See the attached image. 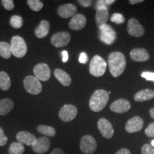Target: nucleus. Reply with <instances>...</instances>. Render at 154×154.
Instances as JSON below:
<instances>
[{"label": "nucleus", "instance_id": "37", "mask_svg": "<svg viewBox=\"0 0 154 154\" xmlns=\"http://www.w3.org/2000/svg\"><path fill=\"white\" fill-rule=\"evenodd\" d=\"M77 2L83 7H89L92 5V1H90V0H79Z\"/></svg>", "mask_w": 154, "mask_h": 154}, {"label": "nucleus", "instance_id": "44", "mask_svg": "<svg viewBox=\"0 0 154 154\" xmlns=\"http://www.w3.org/2000/svg\"><path fill=\"white\" fill-rule=\"evenodd\" d=\"M150 115H151V117L153 119H154V107L151 109L150 110Z\"/></svg>", "mask_w": 154, "mask_h": 154}, {"label": "nucleus", "instance_id": "28", "mask_svg": "<svg viewBox=\"0 0 154 154\" xmlns=\"http://www.w3.org/2000/svg\"><path fill=\"white\" fill-rule=\"evenodd\" d=\"M24 152V146L19 142H13L9 146V154H23Z\"/></svg>", "mask_w": 154, "mask_h": 154}, {"label": "nucleus", "instance_id": "1", "mask_svg": "<svg viewBox=\"0 0 154 154\" xmlns=\"http://www.w3.org/2000/svg\"><path fill=\"white\" fill-rule=\"evenodd\" d=\"M108 63L111 74L115 78H117L124 72L126 66V60L122 53L116 51L109 54L108 57Z\"/></svg>", "mask_w": 154, "mask_h": 154}, {"label": "nucleus", "instance_id": "8", "mask_svg": "<svg viewBox=\"0 0 154 154\" xmlns=\"http://www.w3.org/2000/svg\"><path fill=\"white\" fill-rule=\"evenodd\" d=\"M78 110L74 105L66 104L61 108L59 112V117L63 122H70L76 118Z\"/></svg>", "mask_w": 154, "mask_h": 154}, {"label": "nucleus", "instance_id": "6", "mask_svg": "<svg viewBox=\"0 0 154 154\" xmlns=\"http://www.w3.org/2000/svg\"><path fill=\"white\" fill-rule=\"evenodd\" d=\"M96 149V140L91 135H85L81 138L80 149L84 154H93Z\"/></svg>", "mask_w": 154, "mask_h": 154}, {"label": "nucleus", "instance_id": "13", "mask_svg": "<svg viewBox=\"0 0 154 154\" xmlns=\"http://www.w3.org/2000/svg\"><path fill=\"white\" fill-rule=\"evenodd\" d=\"M51 142L47 136H42L37 138L35 144L32 146V150L36 154H43L49 150Z\"/></svg>", "mask_w": 154, "mask_h": 154}, {"label": "nucleus", "instance_id": "23", "mask_svg": "<svg viewBox=\"0 0 154 154\" xmlns=\"http://www.w3.org/2000/svg\"><path fill=\"white\" fill-rule=\"evenodd\" d=\"M134 99L135 101L138 102L149 101L154 99V91L149 88L141 90L135 94Z\"/></svg>", "mask_w": 154, "mask_h": 154}, {"label": "nucleus", "instance_id": "32", "mask_svg": "<svg viewBox=\"0 0 154 154\" xmlns=\"http://www.w3.org/2000/svg\"><path fill=\"white\" fill-rule=\"evenodd\" d=\"M141 154H154V147L150 144H144L141 148Z\"/></svg>", "mask_w": 154, "mask_h": 154}, {"label": "nucleus", "instance_id": "25", "mask_svg": "<svg viewBox=\"0 0 154 154\" xmlns=\"http://www.w3.org/2000/svg\"><path fill=\"white\" fill-rule=\"evenodd\" d=\"M11 79L5 72H0V88L2 91H7L11 87Z\"/></svg>", "mask_w": 154, "mask_h": 154}, {"label": "nucleus", "instance_id": "34", "mask_svg": "<svg viewBox=\"0 0 154 154\" xmlns=\"http://www.w3.org/2000/svg\"><path fill=\"white\" fill-rule=\"evenodd\" d=\"M145 134L148 137L154 138V122L151 123L146 128Z\"/></svg>", "mask_w": 154, "mask_h": 154}, {"label": "nucleus", "instance_id": "18", "mask_svg": "<svg viewBox=\"0 0 154 154\" xmlns=\"http://www.w3.org/2000/svg\"><path fill=\"white\" fill-rule=\"evenodd\" d=\"M86 24V19L82 14H76L72 17L69 23V26L71 29L79 31L85 27Z\"/></svg>", "mask_w": 154, "mask_h": 154}, {"label": "nucleus", "instance_id": "40", "mask_svg": "<svg viewBox=\"0 0 154 154\" xmlns=\"http://www.w3.org/2000/svg\"><path fill=\"white\" fill-rule=\"evenodd\" d=\"M116 154H131V151L128 149H121L120 150H119V151L116 153Z\"/></svg>", "mask_w": 154, "mask_h": 154}, {"label": "nucleus", "instance_id": "33", "mask_svg": "<svg viewBox=\"0 0 154 154\" xmlns=\"http://www.w3.org/2000/svg\"><path fill=\"white\" fill-rule=\"evenodd\" d=\"M2 3L5 9L8 11L12 10L14 8V3L13 0H2Z\"/></svg>", "mask_w": 154, "mask_h": 154}, {"label": "nucleus", "instance_id": "45", "mask_svg": "<svg viewBox=\"0 0 154 154\" xmlns=\"http://www.w3.org/2000/svg\"><path fill=\"white\" fill-rule=\"evenodd\" d=\"M151 146H153V147H154V140H153L151 141Z\"/></svg>", "mask_w": 154, "mask_h": 154}, {"label": "nucleus", "instance_id": "17", "mask_svg": "<svg viewBox=\"0 0 154 154\" xmlns=\"http://www.w3.org/2000/svg\"><path fill=\"white\" fill-rule=\"evenodd\" d=\"M16 138L19 143L25 144V145L32 146L35 144L37 138L32 133L22 131H19L16 135Z\"/></svg>", "mask_w": 154, "mask_h": 154}, {"label": "nucleus", "instance_id": "12", "mask_svg": "<svg viewBox=\"0 0 154 154\" xmlns=\"http://www.w3.org/2000/svg\"><path fill=\"white\" fill-rule=\"evenodd\" d=\"M34 74L39 81L47 82L51 77V70L47 63H38L34 66Z\"/></svg>", "mask_w": 154, "mask_h": 154}, {"label": "nucleus", "instance_id": "2", "mask_svg": "<svg viewBox=\"0 0 154 154\" xmlns=\"http://www.w3.org/2000/svg\"><path fill=\"white\" fill-rule=\"evenodd\" d=\"M109 99V94L103 89H98L92 94L89 100V107L94 112H99L104 109Z\"/></svg>", "mask_w": 154, "mask_h": 154}, {"label": "nucleus", "instance_id": "20", "mask_svg": "<svg viewBox=\"0 0 154 154\" xmlns=\"http://www.w3.org/2000/svg\"><path fill=\"white\" fill-rule=\"evenodd\" d=\"M50 29V24L47 20H42L35 29L34 33L37 38H43L48 35Z\"/></svg>", "mask_w": 154, "mask_h": 154}, {"label": "nucleus", "instance_id": "11", "mask_svg": "<svg viewBox=\"0 0 154 154\" xmlns=\"http://www.w3.org/2000/svg\"><path fill=\"white\" fill-rule=\"evenodd\" d=\"M127 31L131 36L134 37H140L145 32L143 26L140 24L137 19L134 18L128 20L127 24Z\"/></svg>", "mask_w": 154, "mask_h": 154}, {"label": "nucleus", "instance_id": "26", "mask_svg": "<svg viewBox=\"0 0 154 154\" xmlns=\"http://www.w3.org/2000/svg\"><path fill=\"white\" fill-rule=\"evenodd\" d=\"M12 55L11 45L5 42H0V56L4 59H9Z\"/></svg>", "mask_w": 154, "mask_h": 154}, {"label": "nucleus", "instance_id": "9", "mask_svg": "<svg viewBox=\"0 0 154 154\" xmlns=\"http://www.w3.org/2000/svg\"><path fill=\"white\" fill-rule=\"evenodd\" d=\"M71 35L67 32H58L54 34L51 38V43L55 47L61 48L68 45L70 42Z\"/></svg>", "mask_w": 154, "mask_h": 154}, {"label": "nucleus", "instance_id": "14", "mask_svg": "<svg viewBox=\"0 0 154 154\" xmlns=\"http://www.w3.org/2000/svg\"><path fill=\"white\" fill-rule=\"evenodd\" d=\"M143 121L140 116H134L129 119L125 126V129L128 133L133 134L140 131L143 128Z\"/></svg>", "mask_w": 154, "mask_h": 154}, {"label": "nucleus", "instance_id": "29", "mask_svg": "<svg viewBox=\"0 0 154 154\" xmlns=\"http://www.w3.org/2000/svg\"><path fill=\"white\" fill-rule=\"evenodd\" d=\"M27 5L32 10L34 11H38L42 10L44 7V4L39 0H28Z\"/></svg>", "mask_w": 154, "mask_h": 154}, {"label": "nucleus", "instance_id": "30", "mask_svg": "<svg viewBox=\"0 0 154 154\" xmlns=\"http://www.w3.org/2000/svg\"><path fill=\"white\" fill-rule=\"evenodd\" d=\"M10 24L13 28L20 29L23 26V19L19 15H13L10 19Z\"/></svg>", "mask_w": 154, "mask_h": 154}, {"label": "nucleus", "instance_id": "31", "mask_svg": "<svg viewBox=\"0 0 154 154\" xmlns=\"http://www.w3.org/2000/svg\"><path fill=\"white\" fill-rule=\"evenodd\" d=\"M111 21L117 24H123V23L125 22V19L124 17L121 14H119V13H114L111 17Z\"/></svg>", "mask_w": 154, "mask_h": 154}, {"label": "nucleus", "instance_id": "7", "mask_svg": "<svg viewBox=\"0 0 154 154\" xmlns=\"http://www.w3.org/2000/svg\"><path fill=\"white\" fill-rule=\"evenodd\" d=\"M99 28V38L101 42L110 45L116 41V34L115 30L112 28V26H111L110 25L105 24Z\"/></svg>", "mask_w": 154, "mask_h": 154}, {"label": "nucleus", "instance_id": "10", "mask_svg": "<svg viewBox=\"0 0 154 154\" xmlns=\"http://www.w3.org/2000/svg\"><path fill=\"white\" fill-rule=\"evenodd\" d=\"M98 128L103 137L107 139H110L113 137L114 134L112 124L105 118H101L98 121L97 123Z\"/></svg>", "mask_w": 154, "mask_h": 154}, {"label": "nucleus", "instance_id": "3", "mask_svg": "<svg viewBox=\"0 0 154 154\" xmlns=\"http://www.w3.org/2000/svg\"><path fill=\"white\" fill-rule=\"evenodd\" d=\"M107 63L101 57L96 55L92 58L89 65V73L95 77H101L105 74Z\"/></svg>", "mask_w": 154, "mask_h": 154}, {"label": "nucleus", "instance_id": "35", "mask_svg": "<svg viewBox=\"0 0 154 154\" xmlns=\"http://www.w3.org/2000/svg\"><path fill=\"white\" fill-rule=\"evenodd\" d=\"M8 138L5 136L2 128L0 127V146H5L7 143Z\"/></svg>", "mask_w": 154, "mask_h": 154}, {"label": "nucleus", "instance_id": "4", "mask_svg": "<svg viewBox=\"0 0 154 154\" xmlns=\"http://www.w3.org/2000/svg\"><path fill=\"white\" fill-rule=\"evenodd\" d=\"M11 48L12 55L17 58H22L27 52V45L26 42L20 36H13L11 40Z\"/></svg>", "mask_w": 154, "mask_h": 154}, {"label": "nucleus", "instance_id": "22", "mask_svg": "<svg viewBox=\"0 0 154 154\" xmlns=\"http://www.w3.org/2000/svg\"><path fill=\"white\" fill-rule=\"evenodd\" d=\"M96 23L97 26H100L106 24L109 19V10L108 8H100L97 9L96 13Z\"/></svg>", "mask_w": 154, "mask_h": 154}, {"label": "nucleus", "instance_id": "21", "mask_svg": "<svg viewBox=\"0 0 154 154\" xmlns=\"http://www.w3.org/2000/svg\"><path fill=\"white\" fill-rule=\"evenodd\" d=\"M54 74L56 79L64 86H69L71 85L72 79L69 74L60 69H56L54 72Z\"/></svg>", "mask_w": 154, "mask_h": 154}, {"label": "nucleus", "instance_id": "41", "mask_svg": "<svg viewBox=\"0 0 154 154\" xmlns=\"http://www.w3.org/2000/svg\"><path fill=\"white\" fill-rule=\"evenodd\" d=\"M50 154H66L65 152L61 150V149H54L50 153Z\"/></svg>", "mask_w": 154, "mask_h": 154}, {"label": "nucleus", "instance_id": "15", "mask_svg": "<svg viewBox=\"0 0 154 154\" xmlns=\"http://www.w3.org/2000/svg\"><path fill=\"white\" fill-rule=\"evenodd\" d=\"M131 109V103L128 100L120 99L116 100L110 106L111 111L117 113H126Z\"/></svg>", "mask_w": 154, "mask_h": 154}, {"label": "nucleus", "instance_id": "42", "mask_svg": "<svg viewBox=\"0 0 154 154\" xmlns=\"http://www.w3.org/2000/svg\"><path fill=\"white\" fill-rule=\"evenodd\" d=\"M143 0H130L129 3L131 5H136V4L143 2Z\"/></svg>", "mask_w": 154, "mask_h": 154}, {"label": "nucleus", "instance_id": "16", "mask_svg": "<svg viewBox=\"0 0 154 154\" xmlns=\"http://www.w3.org/2000/svg\"><path fill=\"white\" fill-rule=\"evenodd\" d=\"M77 11V7L73 4H65L59 6L57 9V13L61 18L66 19L74 17Z\"/></svg>", "mask_w": 154, "mask_h": 154}, {"label": "nucleus", "instance_id": "36", "mask_svg": "<svg viewBox=\"0 0 154 154\" xmlns=\"http://www.w3.org/2000/svg\"><path fill=\"white\" fill-rule=\"evenodd\" d=\"M141 76L143 78L146 79L147 81H151V82H154V73L152 72H143V74H141Z\"/></svg>", "mask_w": 154, "mask_h": 154}, {"label": "nucleus", "instance_id": "38", "mask_svg": "<svg viewBox=\"0 0 154 154\" xmlns=\"http://www.w3.org/2000/svg\"><path fill=\"white\" fill-rule=\"evenodd\" d=\"M79 62L81 63H86L88 61L87 54L84 52L81 54L79 56Z\"/></svg>", "mask_w": 154, "mask_h": 154}, {"label": "nucleus", "instance_id": "19", "mask_svg": "<svg viewBox=\"0 0 154 154\" xmlns=\"http://www.w3.org/2000/svg\"><path fill=\"white\" fill-rule=\"evenodd\" d=\"M130 57L132 60L137 62H143L149 60L150 56L147 50L142 48H136L130 52Z\"/></svg>", "mask_w": 154, "mask_h": 154}, {"label": "nucleus", "instance_id": "5", "mask_svg": "<svg viewBox=\"0 0 154 154\" xmlns=\"http://www.w3.org/2000/svg\"><path fill=\"white\" fill-rule=\"evenodd\" d=\"M24 86L25 90L29 94L37 95L42 92V86L40 81L34 76H27L24 79Z\"/></svg>", "mask_w": 154, "mask_h": 154}, {"label": "nucleus", "instance_id": "43", "mask_svg": "<svg viewBox=\"0 0 154 154\" xmlns=\"http://www.w3.org/2000/svg\"><path fill=\"white\" fill-rule=\"evenodd\" d=\"M115 0H104V3L107 6L109 5H112V4H113L115 2Z\"/></svg>", "mask_w": 154, "mask_h": 154}, {"label": "nucleus", "instance_id": "27", "mask_svg": "<svg viewBox=\"0 0 154 154\" xmlns=\"http://www.w3.org/2000/svg\"><path fill=\"white\" fill-rule=\"evenodd\" d=\"M38 132L40 134L44 135V136H49V137H54L57 134L55 128L51 126H46V125H39L37 127Z\"/></svg>", "mask_w": 154, "mask_h": 154}, {"label": "nucleus", "instance_id": "24", "mask_svg": "<svg viewBox=\"0 0 154 154\" xmlns=\"http://www.w3.org/2000/svg\"><path fill=\"white\" fill-rule=\"evenodd\" d=\"M14 104L10 99L6 98L0 100V116H5L14 109Z\"/></svg>", "mask_w": 154, "mask_h": 154}, {"label": "nucleus", "instance_id": "39", "mask_svg": "<svg viewBox=\"0 0 154 154\" xmlns=\"http://www.w3.org/2000/svg\"><path fill=\"white\" fill-rule=\"evenodd\" d=\"M62 54V61L63 63H66L69 59V53L67 51H63L61 52Z\"/></svg>", "mask_w": 154, "mask_h": 154}]
</instances>
